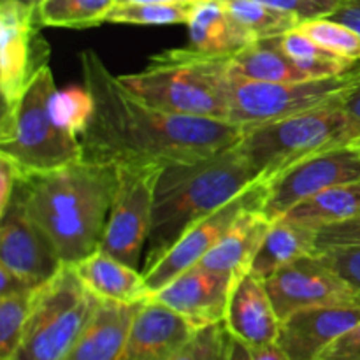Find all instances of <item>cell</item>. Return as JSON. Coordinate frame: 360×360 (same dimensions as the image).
Instances as JSON below:
<instances>
[{"label": "cell", "mask_w": 360, "mask_h": 360, "mask_svg": "<svg viewBox=\"0 0 360 360\" xmlns=\"http://www.w3.org/2000/svg\"><path fill=\"white\" fill-rule=\"evenodd\" d=\"M91 111L83 132V160L108 167L165 165L211 157L238 144L243 127L225 120L167 112L137 97L94 49L79 55Z\"/></svg>", "instance_id": "6da1fadb"}, {"label": "cell", "mask_w": 360, "mask_h": 360, "mask_svg": "<svg viewBox=\"0 0 360 360\" xmlns=\"http://www.w3.org/2000/svg\"><path fill=\"white\" fill-rule=\"evenodd\" d=\"M25 207L44 231L63 266L101 248L116 190V169L77 160L20 179Z\"/></svg>", "instance_id": "7a4b0ae2"}, {"label": "cell", "mask_w": 360, "mask_h": 360, "mask_svg": "<svg viewBox=\"0 0 360 360\" xmlns=\"http://www.w3.org/2000/svg\"><path fill=\"white\" fill-rule=\"evenodd\" d=\"M255 185L259 179L236 144L211 157L165 165L155 188L144 269L157 264L190 227Z\"/></svg>", "instance_id": "3957f363"}, {"label": "cell", "mask_w": 360, "mask_h": 360, "mask_svg": "<svg viewBox=\"0 0 360 360\" xmlns=\"http://www.w3.org/2000/svg\"><path fill=\"white\" fill-rule=\"evenodd\" d=\"M231 56L192 48L157 53L139 72L120 79L146 104L167 112L229 122Z\"/></svg>", "instance_id": "277c9868"}, {"label": "cell", "mask_w": 360, "mask_h": 360, "mask_svg": "<svg viewBox=\"0 0 360 360\" xmlns=\"http://www.w3.org/2000/svg\"><path fill=\"white\" fill-rule=\"evenodd\" d=\"M56 97L55 77L49 65H44L20 101L2 111L0 155L16 165L21 178L83 160L79 136L62 122Z\"/></svg>", "instance_id": "5b68a950"}, {"label": "cell", "mask_w": 360, "mask_h": 360, "mask_svg": "<svg viewBox=\"0 0 360 360\" xmlns=\"http://www.w3.org/2000/svg\"><path fill=\"white\" fill-rule=\"evenodd\" d=\"M343 98L290 118L243 127L236 148L260 185L311 155L345 146L347 118L341 108Z\"/></svg>", "instance_id": "8992f818"}, {"label": "cell", "mask_w": 360, "mask_h": 360, "mask_svg": "<svg viewBox=\"0 0 360 360\" xmlns=\"http://www.w3.org/2000/svg\"><path fill=\"white\" fill-rule=\"evenodd\" d=\"M101 299L77 276L76 267L62 266L34 294L30 315L11 360H62L70 350Z\"/></svg>", "instance_id": "52a82bcc"}, {"label": "cell", "mask_w": 360, "mask_h": 360, "mask_svg": "<svg viewBox=\"0 0 360 360\" xmlns=\"http://www.w3.org/2000/svg\"><path fill=\"white\" fill-rule=\"evenodd\" d=\"M359 81L360 69L355 65L341 76L287 83L250 81L231 76L227 120L234 125L252 127L290 118L343 98Z\"/></svg>", "instance_id": "ba28073f"}, {"label": "cell", "mask_w": 360, "mask_h": 360, "mask_svg": "<svg viewBox=\"0 0 360 360\" xmlns=\"http://www.w3.org/2000/svg\"><path fill=\"white\" fill-rule=\"evenodd\" d=\"M162 165H130L116 169V190L101 248L127 266L141 269L153 218L155 188Z\"/></svg>", "instance_id": "9c48e42d"}, {"label": "cell", "mask_w": 360, "mask_h": 360, "mask_svg": "<svg viewBox=\"0 0 360 360\" xmlns=\"http://www.w3.org/2000/svg\"><path fill=\"white\" fill-rule=\"evenodd\" d=\"M360 179V146L347 144L297 162L264 185L260 211L271 221L285 217L302 200L343 183Z\"/></svg>", "instance_id": "30bf717a"}, {"label": "cell", "mask_w": 360, "mask_h": 360, "mask_svg": "<svg viewBox=\"0 0 360 360\" xmlns=\"http://www.w3.org/2000/svg\"><path fill=\"white\" fill-rule=\"evenodd\" d=\"M37 11L0 0V94L4 109L20 101L39 70L48 65L49 46L44 41Z\"/></svg>", "instance_id": "8fae6325"}, {"label": "cell", "mask_w": 360, "mask_h": 360, "mask_svg": "<svg viewBox=\"0 0 360 360\" xmlns=\"http://www.w3.org/2000/svg\"><path fill=\"white\" fill-rule=\"evenodd\" d=\"M266 288L280 320L299 309L316 306H359L354 288L326 262L320 252L285 266L266 281Z\"/></svg>", "instance_id": "7c38bea8"}, {"label": "cell", "mask_w": 360, "mask_h": 360, "mask_svg": "<svg viewBox=\"0 0 360 360\" xmlns=\"http://www.w3.org/2000/svg\"><path fill=\"white\" fill-rule=\"evenodd\" d=\"M0 266L35 288L62 269L63 264L53 243L25 207L20 181L9 206L0 213Z\"/></svg>", "instance_id": "4fadbf2b"}, {"label": "cell", "mask_w": 360, "mask_h": 360, "mask_svg": "<svg viewBox=\"0 0 360 360\" xmlns=\"http://www.w3.org/2000/svg\"><path fill=\"white\" fill-rule=\"evenodd\" d=\"M262 199L264 185H255L236 199H232L229 204H225L224 207L214 211L213 214L200 220L199 224L190 227L157 264L143 271L151 294H157L160 288L171 283L179 274L185 273L190 267L197 266L214 248V245L224 238V234L234 224L236 218L246 207L262 206Z\"/></svg>", "instance_id": "5bb4252c"}, {"label": "cell", "mask_w": 360, "mask_h": 360, "mask_svg": "<svg viewBox=\"0 0 360 360\" xmlns=\"http://www.w3.org/2000/svg\"><path fill=\"white\" fill-rule=\"evenodd\" d=\"M234 276L197 264L160 288L153 297L185 316L197 329H202L224 323Z\"/></svg>", "instance_id": "9a60e30c"}, {"label": "cell", "mask_w": 360, "mask_h": 360, "mask_svg": "<svg viewBox=\"0 0 360 360\" xmlns=\"http://www.w3.org/2000/svg\"><path fill=\"white\" fill-rule=\"evenodd\" d=\"M360 323L359 306L299 309L280 322L276 347L287 360H316L341 334Z\"/></svg>", "instance_id": "2e32d148"}, {"label": "cell", "mask_w": 360, "mask_h": 360, "mask_svg": "<svg viewBox=\"0 0 360 360\" xmlns=\"http://www.w3.org/2000/svg\"><path fill=\"white\" fill-rule=\"evenodd\" d=\"M197 330L185 316L151 297L137 311L120 360H172Z\"/></svg>", "instance_id": "e0dca14e"}, {"label": "cell", "mask_w": 360, "mask_h": 360, "mask_svg": "<svg viewBox=\"0 0 360 360\" xmlns=\"http://www.w3.org/2000/svg\"><path fill=\"white\" fill-rule=\"evenodd\" d=\"M280 322L266 281L250 271L236 274L224 320L227 333L250 347H271L276 345Z\"/></svg>", "instance_id": "ac0fdd59"}, {"label": "cell", "mask_w": 360, "mask_h": 360, "mask_svg": "<svg viewBox=\"0 0 360 360\" xmlns=\"http://www.w3.org/2000/svg\"><path fill=\"white\" fill-rule=\"evenodd\" d=\"M144 302H98L83 333L62 360H120L134 319Z\"/></svg>", "instance_id": "d6986e66"}, {"label": "cell", "mask_w": 360, "mask_h": 360, "mask_svg": "<svg viewBox=\"0 0 360 360\" xmlns=\"http://www.w3.org/2000/svg\"><path fill=\"white\" fill-rule=\"evenodd\" d=\"M74 267L84 287L101 301L134 304L153 297L143 271L127 266L102 250H97Z\"/></svg>", "instance_id": "ffe728a7"}, {"label": "cell", "mask_w": 360, "mask_h": 360, "mask_svg": "<svg viewBox=\"0 0 360 360\" xmlns=\"http://www.w3.org/2000/svg\"><path fill=\"white\" fill-rule=\"evenodd\" d=\"M269 227L271 220L260 211V206L246 207L199 266L224 274L246 273Z\"/></svg>", "instance_id": "44dd1931"}, {"label": "cell", "mask_w": 360, "mask_h": 360, "mask_svg": "<svg viewBox=\"0 0 360 360\" xmlns=\"http://www.w3.org/2000/svg\"><path fill=\"white\" fill-rule=\"evenodd\" d=\"M190 46L210 55H234L255 41L221 0H199L188 21Z\"/></svg>", "instance_id": "7402d4cb"}, {"label": "cell", "mask_w": 360, "mask_h": 360, "mask_svg": "<svg viewBox=\"0 0 360 360\" xmlns=\"http://www.w3.org/2000/svg\"><path fill=\"white\" fill-rule=\"evenodd\" d=\"M316 234L313 229L292 224L285 218L271 221V227L253 259L250 273L262 281L283 269L301 257L319 253L316 250Z\"/></svg>", "instance_id": "603a6c76"}, {"label": "cell", "mask_w": 360, "mask_h": 360, "mask_svg": "<svg viewBox=\"0 0 360 360\" xmlns=\"http://www.w3.org/2000/svg\"><path fill=\"white\" fill-rule=\"evenodd\" d=\"M231 76L269 83L313 79L288 58L281 48V35L255 39L234 53L231 56Z\"/></svg>", "instance_id": "cb8c5ba5"}, {"label": "cell", "mask_w": 360, "mask_h": 360, "mask_svg": "<svg viewBox=\"0 0 360 360\" xmlns=\"http://www.w3.org/2000/svg\"><path fill=\"white\" fill-rule=\"evenodd\" d=\"M357 217H360V179L330 186L299 202L281 218L319 232Z\"/></svg>", "instance_id": "d4e9b609"}, {"label": "cell", "mask_w": 360, "mask_h": 360, "mask_svg": "<svg viewBox=\"0 0 360 360\" xmlns=\"http://www.w3.org/2000/svg\"><path fill=\"white\" fill-rule=\"evenodd\" d=\"M281 48L288 58L309 77L341 76L354 69V63L323 49L299 27L281 35Z\"/></svg>", "instance_id": "484cf974"}, {"label": "cell", "mask_w": 360, "mask_h": 360, "mask_svg": "<svg viewBox=\"0 0 360 360\" xmlns=\"http://www.w3.org/2000/svg\"><path fill=\"white\" fill-rule=\"evenodd\" d=\"M118 0H44L37 16L42 27L91 28L105 23Z\"/></svg>", "instance_id": "4316f807"}, {"label": "cell", "mask_w": 360, "mask_h": 360, "mask_svg": "<svg viewBox=\"0 0 360 360\" xmlns=\"http://www.w3.org/2000/svg\"><path fill=\"white\" fill-rule=\"evenodd\" d=\"M221 4L255 39L278 37L301 23V18L295 14L274 9L259 0H221Z\"/></svg>", "instance_id": "83f0119b"}, {"label": "cell", "mask_w": 360, "mask_h": 360, "mask_svg": "<svg viewBox=\"0 0 360 360\" xmlns=\"http://www.w3.org/2000/svg\"><path fill=\"white\" fill-rule=\"evenodd\" d=\"M197 2H118L105 23L188 25Z\"/></svg>", "instance_id": "f1b7e54d"}, {"label": "cell", "mask_w": 360, "mask_h": 360, "mask_svg": "<svg viewBox=\"0 0 360 360\" xmlns=\"http://www.w3.org/2000/svg\"><path fill=\"white\" fill-rule=\"evenodd\" d=\"M306 35L313 39L333 55L350 63L360 62V34L354 28L333 20V18H315L304 20L297 25Z\"/></svg>", "instance_id": "f546056e"}, {"label": "cell", "mask_w": 360, "mask_h": 360, "mask_svg": "<svg viewBox=\"0 0 360 360\" xmlns=\"http://www.w3.org/2000/svg\"><path fill=\"white\" fill-rule=\"evenodd\" d=\"M35 290L0 297V360H11L16 352L30 315Z\"/></svg>", "instance_id": "4dcf8cb0"}, {"label": "cell", "mask_w": 360, "mask_h": 360, "mask_svg": "<svg viewBox=\"0 0 360 360\" xmlns=\"http://www.w3.org/2000/svg\"><path fill=\"white\" fill-rule=\"evenodd\" d=\"M225 336L227 330L224 323L202 327L172 360H213L224 347Z\"/></svg>", "instance_id": "1f68e13d"}, {"label": "cell", "mask_w": 360, "mask_h": 360, "mask_svg": "<svg viewBox=\"0 0 360 360\" xmlns=\"http://www.w3.org/2000/svg\"><path fill=\"white\" fill-rule=\"evenodd\" d=\"M326 262L354 288L360 306V246L333 248L320 252Z\"/></svg>", "instance_id": "d6a6232c"}, {"label": "cell", "mask_w": 360, "mask_h": 360, "mask_svg": "<svg viewBox=\"0 0 360 360\" xmlns=\"http://www.w3.org/2000/svg\"><path fill=\"white\" fill-rule=\"evenodd\" d=\"M360 246V217L343 221V224L330 225L322 229L316 234V250L326 252L333 248H348Z\"/></svg>", "instance_id": "836d02e7"}, {"label": "cell", "mask_w": 360, "mask_h": 360, "mask_svg": "<svg viewBox=\"0 0 360 360\" xmlns=\"http://www.w3.org/2000/svg\"><path fill=\"white\" fill-rule=\"evenodd\" d=\"M259 2L274 7V9L287 11L304 21L330 16L338 9L341 0H259Z\"/></svg>", "instance_id": "e575fe53"}, {"label": "cell", "mask_w": 360, "mask_h": 360, "mask_svg": "<svg viewBox=\"0 0 360 360\" xmlns=\"http://www.w3.org/2000/svg\"><path fill=\"white\" fill-rule=\"evenodd\" d=\"M316 360H360V323L333 341Z\"/></svg>", "instance_id": "d590c367"}, {"label": "cell", "mask_w": 360, "mask_h": 360, "mask_svg": "<svg viewBox=\"0 0 360 360\" xmlns=\"http://www.w3.org/2000/svg\"><path fill=\"white\" fill-rule=\"evenodd\" d=\"M227 360H287L276 345L250 347L227 333Z\"/></svg>", "instance_id": "8d00e7d4"}, {"label": "cell", "mask_w": 360, "mask_h": 360, "mask_svg": "<svg viewBox=\"0 0 360 360\" xmlns=\"http://www.w3.org/2000/svg\"><path fill=\"white\" fill-rule=\"evenodd\" d=\"M347 118L345 130V146L347 144H360V81L352 88L341 104Z\"/></svg>", "instance_id": "74e56055"}, {"label": "cell", "mask_w": 360, "mask_h": 360, "mask_svg": "<svg viewBox=\"0 0 360 360\" xmlns=\"http://www.w3.org/2000/svg\"><path fill=\"white\" fill-rule=\"evenodd\" d=\"M21 174L9 158L0 155V213L9 206Z\"/></svg>", "instance_id": "f35d334b"}, {"label": "cell", "mask_w": 360, "mask_h": 360, "mask_svg": "<svg viewBox=\"0 0 360 360\" xmlns=\"http://www.w3.org/2000/svg\"><path fill=\"white\" fill-rule=\"evenodd\" d=\"M327 18H333V20L354 28L355 32L360 34V0H341L338 9ZM355 67L360 69V62L355 63Z\"/></svg>", "instance_id": "ab89813d"}, {"label": "cell", "mask_w": 360, "mask_h": 360, "mask_svg": "<svg viewBox=\"0 0 360 360\" xmlns=\"http://www.w3.org/2000/svg\"><path fill=\"white\" fill-rule=\"evenodd\" d=\"M32 290H35V287H32L30 283L21 280L20 276L11 273V271L6 269L4 266H0V297L13 294H25V292Z\"/></svg>", "instance_id": "60d3db41"}, {"label": "cell", "mask_w": 360, "mask_h": 360, "mask_svg": "<svg viewBox=\"0 0 360 360\" xmlns=\"http://www.w3.org/2000/svg\"><path fill=\"white\" fill-rule=\"evenodd\" d=\"M13 2H18V4H21V6H27V7H30V9L39 11V7L42 6V2H44V0H13Z\"/></svg>", "instance_id": "b9f144b4"}, {"label": "cell", "mask_w": 360, "mask_h": 360, "mask_svg": "<svg viewBox=\"0 0 360 360\" xmlns=\"http://www.w3.org/2000/svg\"><path fill=\"white\" fill-rule=\"evenodd\" d=\"M118 2H199V0H118Z\"/></svg>", "instance_id": "7bdbcfd3"}, {"label": "cell", "mask_w": 360, "mask_h": 360, "mask_svg": "<svg viewBox=\"0 0 360 360\" xmlns=\"http://www.w3.org/2000/svg\"><path fill=\"white\" fill-rule=\"evenodd\" d=\"M225 330H227V329H225ZM213 360H227V336H225L224 347H221V350L218 352V355Z\"/></svg>", "instance_id": "ee69618b"}, {"label": "cell", "mask_w": 360, "mask_h": 360, "mask_svg": "<svg viewBox=\"0 0 360 360\" xmlns=\"http://www.w3.org/2000/svg\"><path fill=\"white\" fill-rule=\"evenodd\" d=\"M359 146H360V144H359Z\"/></svg>", "instance_id": "f6af8a7d"}]
</instances>
